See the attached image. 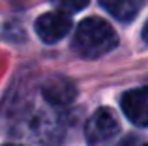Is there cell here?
I'll return each instance as SVG.
<instances>
[{
    "label": "cell",
    "mask_w": 148,
    "mask_h": 146,
    "mask_svg": "<svg viewBox=\"0 0 148 146\" xmlns=\"http://www.w3.org/2000/svg\"><path fill=\"white\" fill-rule=\"evenodd\" d=\"M118 45L114 28L101 17H86L77 25L71 49L88 60L101 58Z\"/></svg>",
    "instance_id": "6da1fadb"
},
{
    "label": "cell",
    "mask_w": 148,
    "mask_h": 146,
    "mask_svg": "<svg viewBox=\"0 0 148 146\" xmlns=\"http://www.w3.org/2000/svg\"><path fill=\"white\" fill-rule=\"evenodd\" d=\"M120 133V124L114 113L107 107L98 109L86 122L84 137L88 146H109L116 135Z\"/></svg>",
    "instance_id": "7a4b0ae2"
},
{
    "label": "cell",
    "mask_w": 148,
    "mask_h": 146,
    "mask_svg": "<svg viewBox=\"0 0 148 146\" xmlns=\"http://www.w3.org/2000/svg\"><path fill=\"white\" fill-rule=\"evenodd\" d=\"M36 34L43 43H56L60 41L69 30L73 28V21L69 17V13L64 11H49L43 13L41 17L36 19Z\"/></svg>",
    "instance_id": "3957f363"
},
{
    "label": "cell",
    "mask_w": 148,
    "mask_h": 146,
    "mask_svg": "<svg viewBox=\"0 0 148 146\" xmlns=\"http://www.w3.org/2000/svg\"><path fill=\"white\" fill-rule=\"evenodd\" d=\"M122 113L131 124L148 128V88H133L122 94L120 99Z\"/></svg>",
    "instance_id": "277c9868"
},
{
    "label": "cell",
    "mask_w": 148,
    "mask_h": 146,
    "mask_svg": "<svg viewBox=\"0 0 148 146\" xmlns=\"http://www.w3.org/2000/svg\"><path fill=\"white\" fill-rule=\"evenodd\" d=\"M43 99L53 107H68L77 98V86L71 79L62 75H53L41 86Z\"/></svg>",
    "instance_id": "5b68a950"
},
{
    "label": "cell",
    "mask_w": 148,
    "mask_h": 146,
    "mask_svg": "<svg viewBox=\"0 0 148 146\" xmlns=\"http://www.w3.org/2000/svg\"><path fill=\"white\" fill-rule=\"evenodd\" d=\"M101 8L112 15L120 23H130L135 19L139 11V6L135 0H99Z\"/></svg>",
    "instance_id": "8992f818"
},
{
    "label": "cell",
    "mask_w": 148,
    "mask_h": 146,
    "mask_svg": "<svg viewBox=\"0 0 148 146\" xmlns=\"http://www.w3.org/2000/svg\"><path fill=\"white\" fill-rule=\"evenodd\" d=\"M54 8L58 11H64V13H75L81 11L90 4V0H51Z\"/></svg>",
    "instance_id": "52a82bcc"
},
{
    "label": "cell",
    "mask_w": 148,
    "mask_h": 146,
    "mask_svg": "<svg viewBox=\"0 0 148 146\" xmlns=\"http://www.w3.org/2000/svg\"><path fill=\"white\" fill-rule=\"evenodd\" d=\"M139 144V139L135 135H127V137H124L122 141H120L116 146H137Z\"/></svg>",
    "instance_id": "ba28073f"
},
{
    "label": "cell",
    "mask_w": 148,
    "mask_h": 146,
    "mask_svg": "<svg viewBox=\"0 0 148 146\" xmlns=\"http://www.w3.org/2000/svg\"><path fill=\"white\" fill-rule=\"evenodd\" d=\"M143 40L148 43V21L145 23V28H143Z\"/></svg>",
    "instance_id": "9c48e42d"
},
{
    "label": "cell",
    "mask_w": 148,
    "mask_h": 146,
    "mask_svg": "<svg viewBox=\"0 0 148 146\" xmlns=\"http://www.w3.org/2000/svg\"><path fill=\"white\" fill-rule=\"evenodd\" d=\"M4 146H19V144H4Z\"/></svg>",
    "instance_id": "30bf717a"
},
{
    "label": "cell",
    "mask_w": 148,
    "mask_h": 146,
    "mask_svg": "<svg viewBox=\"0 0 148 146\" xmlns=\"http://www.w3.org/2000/svg\"><path fill=\"white\" fill-rule=\"evenodd\" d=\"M143 146H148V143H146V144H143Z\"/></svg>",
    "instance_id": "8fae6325"
}]
</instances>
